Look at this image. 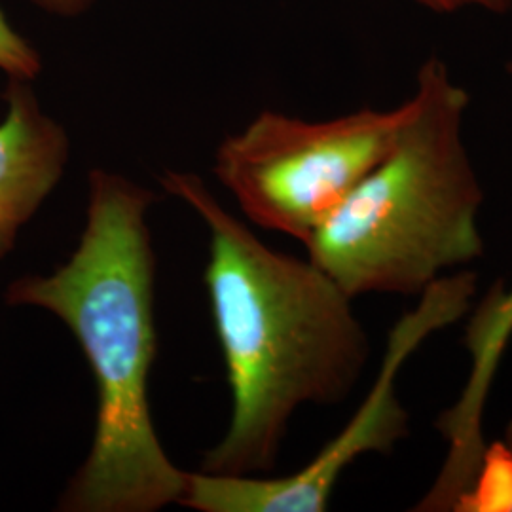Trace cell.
Listing matches in <instances>:
<instances>
[{
	"label": "cell",
	"instance_id": "1",
	"mask_svg": "<svg viewBox=\"0 0 512 512\" xmlns=\"http://www.w3.org/2000/svg\"><path fill=\"white\" fill-rule=\"evenodd\" d=\"M156 194L92 169L82 234L50 274L16 277L12 308L55 315L82 349L95 382V427L86 459L57 501L63 512H158L181 505L188 473L167 456L148 384L158 355L156 255L148 211Z\"/></svg>",
	"mask_w": 512,
	"mask_h": 512
},
{
	"label": "cell",
	"instance_id": "2",
	"mask_svg": "<svg viewBox=\"0 0 512 512\" xmlns=\"http://www.w3.org/2000/svg\"><path fill=\"white\" fill-rule=\"evenodd\" d=\"M160 181L209 230L203 283L232 393L228 429L200 471L268 475L302 406L351 395L370 357L368 334L329 275L268 247L198 175L165 171Z\"/></svg>",
	"mask_w": 512,
	"mask_h": 512
},
{
	"label": "cell",
	"instance_id": "3",
	"mask_svg": "<svg viewBox=\"0 0 512 512\" xmlns=\"http://www.w3.org/2000/svg\"><path fill=\"white\" fill-rule=\"evenodd\" d=\"M469 93L446 65H421L389 154L308 239L306 253L348 294L420 296L484 256V188L463 141Z\"/></svg>",
	"mask_w": 512,
	"mask_h": 512
},
{
	"label": "cell",
	"instance_id": "4",
	"mask_svg": "<svg viewBox=\"0 0 512 512\" xmlns=\"http://www.w3.org/2000/svg\"><path fill=\"white\" fill-rule=\"evenodd\" d=\"M408 101L308 122L264 110L226 137L213 173L255 226L302 245L395 145Z\"/></svg>",
	"mask_w": 512,
	"mask_h": 512
},
{
	"label": "cell",
	"instance_id": "5",
	"mask_svg": "<svg viewBox=\"0 0 512 512\" xmlns=\"http://www.w3.org/2000/svg\"><path fill=\"white\" fill-rule=\"evenodd\" d=\"M476 275H444L420 294L418 306L387 336L380 372L346 427L300 471L285 476L188 473L181 507L198 512H323L349 465L366 454H389L408 437V412L397 378L414 351L471 310Z\"/></svg>",
	"mask_w": 512,
	"mask_h": 512
},
{
	"label": "cell",
	"instance_id": "6",
	"mask_svg": "<svg viewBox=\"0 0 512 512\" xmlns=\"http://www.w3.org/2000/svg\"><path fill=\"white\" fill-rule=\"evenodd\" d=\"M0 122V262L14 253L21 230L61 183L71 139L46 114L25 80H8Z\"/></svg>",
	"mask_w": 512,
	"mask_h": 512
},
{
	"label": "cell",
	"instance_id": "7",
	"mask_svg": "<svg viewBox=\"0 0 512 512\" xmlns=\"http://www.w3.org/2000/svg\"><path fill=\"white\" fill-rule=\"evenodd\" d=\"M456 511L512 512V420L503 440L486 446L475 480Z\"/></svg>",
	"mask_w": 512,
	"mask_h": 512
},
{
	"label": "cell",
	"instance_id": "8",
	"mask_svg": "<svg viewBox=\"0 0 512 512\" xmlns=\"http://www.w3.org/2000/svg\"><path fill=\"white\" fill-rule=\"evenodd\" d=\"M0 71L8 78L35 80L42 71V57L29 40L19 35L0 8Z\"/></svg>",
	"mask_w": 512,
	"mask_h": 512
},
{
	"label": "cell",
	"instance_id": "9",
	"mask_svg": "<svg viewBox=\"0 0 512 512\" xmlns=\"http://www.w3.org/2000/svg\"><path fill=\"white\" fill-rule=\"evenodd\" d=\"M421 6L439 12V14H454L463 8H482L492 14H505L512 6V0H416Z\"/></svg>",
	"mask_w": 512,
	"mask_h": 512
},
{
	"label": "cell",
	"instance_id": "10",
	"mask_svg": "<svg viewBox=\"0 0 512 512\" xmlns=\"http://www.w3.org/2000/svg\"><path fill=\"white\" fill-rule=\"evenodd\" d=\"M33 2L55 16L74 18L86 12L93 0H33Z\"/></svg>",
	"mask_w": 512,
	"mask_h": 512
},
{
	"label": "cell",
	"instance_id": "11",
	"mask_svg": "<svg viewBox=\"0 0 512 512\" xmlns=\"http://www.w3.org/2000/svg\"><path fill=\"white\" fill-rule=\"evenodd\" d=\"M509 73H511L512 76V59L509 61Z\"/></svg>",
	"mask_w": 512,
	"mask_h": 512
}]
</instances>
